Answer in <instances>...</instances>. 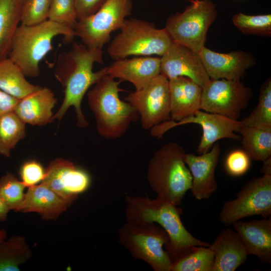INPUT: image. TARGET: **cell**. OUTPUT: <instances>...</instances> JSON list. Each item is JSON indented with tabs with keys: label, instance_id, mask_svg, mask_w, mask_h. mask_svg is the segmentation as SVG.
Here are the masks:
<instances>
[{
	"label": "cell",
	"instance_id": "19",
	"mask_svg": "<svg viewBox=\"0 0 271 271\" xmlns=\"http://www.w3.org/2000/svg\"><path fill=\"white\" fill-rule=\"evenodd\" d=\"M248 254L254 255L262 262L271 263V217L248 221L240 220L232 224Z\"/></svg>",
	"mask_w": 271,
	"mask_h": 271
},
{
	"label": "cell",
	"instance_id": "39",
	"mask_svg": "<svg viewBox=\"0 0 271 271\" xmlns=\"http://www.w3.org/2000/svg\"><path fill=\"white\" fill-rule=\"evenodd\" d=\"M9 211L10 210L0 196V222H5L7 220Z\"/></svg>",
	"mask_w": 271,
	"mask_h": 271
},
{
	"label": "cell",
	"instance_id": "37",
	"mask_svg": "<svg viewBox=\"0 0 271 271\" xmlns=\"http://www.w3.org/2000/svg\"><path fill=\"white\" fill-rule=\"evenodd\" d=\"M105 0H75L78 21L94 14Z\"/></svg>",
	"mask_w": 271,
	"mask_h": 271
},
{
	"label": "cell",
	"instance_id": "21",
	"mask_svg": "<svg viewBox=\"0 0 271 271\" xmlns=\"http://www.w3.org/2000/svg\"><path fill=\"white\" fill-rule=\"evenodd\" d=\"M171 120L177 121L200 109L202 87L191 79H169Z\"/></svg>",
	"mask_w": 271,
	"mask_h": 271
},
{
	"label": "cell",
	"instance_id": "5",
	"mask_svg": "<svg viewBox=\"0 0 271 271\" xmlns=\"http://www.w3.org/2000/svg\"><path fill=\"white\" fill-rule=\"evenodd\" d=\"M185 151L179 144L170 142L154 154L147 171V179L157 197L178 206L192 183L191 173L184 157Z\"/></svg>",
	"mask_w": 271,
	"mask_h": 271
},
{
	"label": "cell",
	"instance_id": "40",
	"mask_svg": "<svg viewBox=\"0 0 271 271\" xmlns=\"http://www.w3.org/2000/svg\"><path fill=\"white\" fill-rule=\"evenodd\" d=\"M263 163L260 172L263 174L271 175V157L263 161Z\"/></svg>",
	"mask_w": 271,
	"mask_h": 271
},
{
	"label": "cell",
	"instance_id": "35",
	"mask_svg": "<svg viewBox=\"0 0 271 271\" xmlns=\"http://www.w3.org/2000/svg\"><path fill=\"white\" fill-rule=\"evenodd\" d=\"M250 161V158L243 150H235L226 157L225 169L228 174L231 176H240L248 171Z\"/></svg>",
	"mask_w": 271,
	"mask_h": 271
},
{
	"label": "cell",
	"instance_id": "2",
	"mask_svg": "<svg viewBox=\"0 0 271 271\" xmlns=\"http://www.w3.org/2000/svg\"><path fill=\"white\" fill-rule=\"evenodd\" d=\"M127 222L144 224L155 223L167 232L165 246L172 263L189 252L194 246L208 247L210 243L193 236L185 227L177 206L159 197L155 199L141 196H125Z\"/></svg>",
	"mask_w": 271,
	"mask_h": 271
},
{
	"label": "cell",
	"instance_id": "1",
	"mask_svg": "<svg viewBox=\"0 0 271 271\" xmlns=\"http://www.w3.org/2000/svg\"><path fill=\"white\" fill-rule=\"evenodd\" d=\"M95 63H103L102 49H88L75 42L71 50L59 55L54 75L64 88V97L52 121L60 120L68 108L73 106L78 126L84 128L89 125L81 110L82 99L89 88L107 74V67L94 72Z\"/></svg>",
	"mask_w": 271,
	"mask_h": 271
},
{
	"label": "cell",
	"instance_id": "7",
	"mask_svg": "<svg viewBox=\"0 0 271 271\" xmlns=\"http://www.w3.org/2000/svg\"><path fill=\"white\" fill-rule=\"evenodd\" d=\"M118 239L133 258L145 261L154 270L171 271L172 261L164 249L169 237L160 226L126 222L119 229Z\"/></svg>",
	"mask_w": 271,
	"mask_h": 271
},
{
	"label": "cell",
	"instance_id": "8",
	"mask_svg": "<svg viewBox=\"0 0 271 271\" xmlns=\"http://www.w3.org/2000/svg\"><path fill=\"white\" fill-rule=\"evenodd\" d=\"M184 12L171 16L165 28L173 42L199 53L205 47L209 27L217 17L210 0H190Z\"/></svg>",
	"mask_w": 271,
	"mask_h": 271
},
{
	"label": "cell",
	"instance_id": "27",
	"mask_svg": "<svg viewBox=\"0 0 271 271\" xmlns=\"http://www.w3.org/2000/svg\"><path fill=\"white\" fill-rule=\"evenodd\" d=\"M237 132L251 160L263 162L271 157V131L242 125Z\"/></svg>",
	"mask_w": 271,
	"mask_h": 271
},
{
	"label": "cell",
	"instance_id": "24",
	"mask_svg": "<svg viewBox=\"0 0 271 271\" xmlns=\"http://www.w3.org/2000/svg\"><path fill=\"white\" fill-rule=\"evenodd\" d=\"M41 86L30 83L21 69L9 57L0 60V89L21 99Z\"/></svg>",
	"mask_w": 271,
	"mask_h": 271
},
{
	"label": "cell",
	"instance_id": "31",
	"mask_svg": "<svg viewBox=\"0 0 271 271\" xmlns=\"http://www.w3.org/2000/svg\"><path fill=\"white\" fill-rule=\"evenodd\" d=\"M234 26L245 35L269 37L271 35V15H247L242 13L232 18Z\"/></svg>",
	"mask_w": 271,
	"mask_h": 271
},
{
	"label": "cell",
	"instance_id": "26",
	"mask_svg": "<svg viewBox=\"0 0 271 271\" xmlns=\"http://www.w3.org/2000/svg\"><path fill=\"white\" fill-rule=\"evenodd\" d=\"M32 249L26 238L13 235L0 242V271H19L20 266L32 256Z\"/></svg>",
	"mask_w": 271,
	"mask_h": 271
},
{
	"label": "cell",
	"instance_id": "18",
	"mask_svg": "<svg viewBox=\"0 0 271 271\" xmlns=\"http://www.w3.org/2000/svg\"><path fill=\"white\" fill-rule=\"evenodd\" d=\"M160 72V58L152 56L114 60L107 67V74L114 79L129 82L136 90L144 87Z\"/></svg>",
	"mask_w": 271,
	"mask_h": 271
},
{
	"label": "cell",
	"instance_id": "30",
	"mask_svg": "<svg viewBox=\"0 0 271 271\" xmlns=\"http://www.w3.org/2000/svg\"><path fill=\"white\" fill-rule=\"evenodd\" d=\"M214 263V253L209 246H194L172 263L171 271H212Z\"/></svg>",
	"mask_w": 271,
	"mask_h": 271
},
{
	"label": "cell",
	"instance_id": "34",
	"mask_svg": "<svg viewBox=\"0 0 271 271\" xmlns=\"http://www.w3.org/2000/svg\"><path fill=\"white\" fill-rule=\"evenodd\" d=\"M51 2V0H25L21 11V25H34L47 20Z\"/></svg>",
	"mask_w": 271,
	"mask_h": 271
},
{
	"label": "cell",
	"instance_id": "10",
	"mask_svg": "<svg viewBox=\"0 0 271 271\" xmlns=\"http://www.w3.org/2000/svg\"><path fill=\"white\" fill-rule=\"evenodd\" d=\"M254 215L271 216V175L263 174L247 182L236 198L226 201L219 213L220 222L232 225L240 219Z\"/></svg>",
	"mask_w": 271,
	"mask_h": 271
},
{
	"label": "cell",
	"instance_id": "16",
	"mask_svg": "<svg viewBox=\"0 0 271 271\" xmlns=\"http://www.w3.org/2000/svg\"><path fill=\"white\" fill-rule=\"evenodd\" d=\"M198 54L212 79L240 80L246 70L256 64L252 54L242 50L223 53L204 47Z\"/></svg>",
	"mask_w": 271,
	"mask_h": 271
},
{
	"label": "cell",
	"instance_id": "12",
	"mask_svg": "<svg viewBox=\"0 0 271 271\" xmlns=\"http://www.w3.org/2000/svg\"><path fill=\"white\" fill-rule=\"evenodd\" d=\"M252 96L240 80L210 79L202 88L200 110L238 120Z\"/></svg>",
	"mask_w": 271,
	"mask_h": 271
},
{
	"label": "cell",
	"instance_id": "42",
	"mask_svg": "<svg viewBox=\"0 0 271 271\" xmlns=\"http://www.w3.org/2000/svg\"><path fill=\"white\" fill-rule=\"evenodd\" d=\"M21 1H22L23 4L25 0H21Z\"/></svg>",
	"mask_w": 271,
	"mask_h": 271
},
{
	"label": "cell",
	"instance_id": "14",
	"mask_svg": "<svg viewBox=\"0 0 271 271\" xmlns=\"http://www.w3.org/2000/svg\"><path fill=\"white\" fill-rule=\"evenodd\" d=\"M40 183L52 189L70 207L79 194L88 189L90 178L86 171L71 161L57 158L50 161Z\"/></svg>",
	"mask_w": 271,
	"mask_h": 271
},
{
	"label": "cell",
	"instance_id": "22",
	"mask_svg": "<svg viewBox=\"0 0 271 271\" xmlns=\"http://www.w3.org/2000/svg\"><path fill=\"white\" fill-rule=\"evenodd\" d=\"M28 188L17 212H35L43 220L54 221L69 207L62 198L44 184L40 183Z\"/></svg>",
	"mask_w": 271,
	"mask_h": 271
},
{
	"label": "cell",
	"instance_id": "4",
	"mask_svg": "<svg viewBox=\"0 0 271 271\" xmlns=\"http://www.w3.org/2000/svg\"><path fill=\"white\" fill-rule=\"evenodd\" d=\"M59 35L66 43L76 36L74 30L49 20L34 25L21 24L14 35L8 57L25 76L37 77L40 61L53 49V39Z\"/></svg>",
	"mask_w": 271,
	"mask_h": 271
},
{
	"label": "cell",
	"instance_id": "23",
	"mask_svg": "<svg viewBox=\"0 0 271 271\" xmlns=\"http://www.w3.org/2000/svg\"><path fill=\"white\" fill-rule=\"evenodd\" d=\"M52 91L47 87L19 99L14 111L25 123L44 125L52 121V109L57 103Z\"/></svg>",
	"mask_w": 271,
	"mask_h": 271
},
{
	"label": "cell",
	"instance_id": "33",
	"mask_svg": "<svg viewBox=\"0 0 271 271\" xmlns=\"http://www.w3.org/2000/svg\"><path fill=\"white\" fill-rule=\"evenodd\" d=\"M48 20L74 30L78 22L75 0H51Z\"/></svg>",
	"mask_w": 271,
	"mask_h": 271
},
{
	"label": "cell",
	"instance_id": "28",
	"mask_svg": "<svg viewBox=\"0 0 271 271\" xmlns=\"http://www.w3.org/2000/svg\"><path fill=\"white\" fill-rule=\"evenodd\" d=\"M25 124L14 111L0 116V155L10 156L12 150L26 136Z\"/></svg>",
	"mask_w": 271,
	"mask_h": 271
},
{
	"label": "cell",
	"instance_id": "32",
	"mask_svg": "<svg viewBox=\"0 0 271 271\" xmlns=\"http://www.w3.org/2000/svg\"><path fill=\"white\" fill-rule=\"evenodd\" d=\"M25 188L23 182L11 172L0 178V196L10 211L17 212L24 199Z\"/></svg>",
	"mask_w": 271,
	"mask_h": 271
},
{
	"label": "cell",
	"instance_id": "11",
	"mask_svg": "<svg viewBox=\"0 0 271 271\" xmlns=\"http://www.w3.org/2000/svg\"><path fill=\"white\" fill-rule=\"evenodd\" d=\"M189 123L198 124L202 128V136L197 149L199 154L208 152L218 140L241 139L240 136L235 133L242 126L240 120L200 109L179 121L169 120L162 122L151 129V134L159 139L170 129Z\"/></svg>",
	"mask_w": 271,
	"mask_h": 271
},
{
	"label": "cell",
	"instance_id": "6",
	"mask_svg": "<svg viewBox=\"0 0 271 271\" xmlns=\"http://www.w3.org/2000/svg\"><path fill=\"white\" fill-rule=\"evenodd\" d=\"M120 31L107 48L114 60L130 56H162L173 43L165 28L157 29L154 24L143 20L126 19Z\"/></svg>",
	"mask_w": 271,
	"mask_h": 271
},
{
	"label": "cell",
	"instance_id": "38",
	"mask_svg": "<svg viewBox=\"0 0 271 271\" xmlns=\"http://www.w3.org/2000/svg\"><path fill=\"white\" fill-rule=\"evenodd\" d=\"M19 100L0 89V116L14 111Z\"/></svg>",
	"mask_w": 271,
	"mask_h": 271
},
{
	"label": "cell",
	"instance_id": "41",
	"mask_svg": "<svg viewBox=\"0 0 271 271\" xmlns=\"http://www.w3.org/2000/svg\"><path fill=\"white\" fill-rule=\"evenodd\" d=\"M7 237V231L5 229H0V242L5 240Z\"/></svg>",
	"mask_w": 271,
	"mask_h": 271
},
{
	"label": "cell",
	"instance_id": "20",
	"mask_svg": "<svg viewBox=\"0 0 271 271\" xmlns=\"http://www.w3.org/2000/svg\"><path fill=\"white\" fill-rule=\"evenodd\" d=\"M209 247L214 256L212 271H234L249 255L237 233L230 227L223 229Z\"/></svg>",
	"mask_w": 271,
	"mask_h": 271
},
{
	"label": "cell",
	"instance_id": "15",
	"mask_svg": "<svg viewBox=\"0 0 271 271\" xmlns=\"http://www.w3.org/2000/svg\"><path fill=\"white\" fill-rule=\"evenodd\" d=\"M160 58V74L167 79L188 77L202 88L210 78L199 54L189 48L173 42Z\"/></svg>",
	"mask_w": 271,
	"mask_h": 271
},
{
	"label": "cell",
	"instance_id": "9",
	"mask_svg": "<svg viewBox=\"0 0 271 271\" xmlns=\"http://www.w3.org/2000/svg\"><path fill=\"white\" fill-rule=\"evenodd\" d=\"M131 9V0H105L94 14L78 21L75 35L88 49H102L110 34L120 29Z\"/></svg>",
	"mask_w": 271,
	"mask_h": 271
},
{
	"label": "cell",
	"instance_id": "36",
	"mask_svg": "<svg viewBox=\"0 0 271 271\" xmlns=\"http://www.w3.org/2000/svg\"><path fill=\"white\" fill-rule=\"evenodd\" d=\"M45 169L36 160H30L24 163L20 169L21 181L26 187L41 183L45 176Z\"/></svg>",
	"mask_w": 271,
	"mask_h": 271
},
{
	"label": "cell",
	"instance_id": "13",
	"mask_svg": "<svg viewBox=\"0 0 271 271\" xmlns=\"http://www.w3.org/2000/svg\"><path fill=\"white\" fill-rule=\"evenodd\" d=\"M125 100L137 110L145 129L171 120L169 79L161 74L143 88L129 93Z\"/></svg>",
	"mask_w": 271,
	"mask_h": 271
},
{
	"label": "cell",
	"instance_id": "25",
	"mask_svg": "<svg viewBox=\"0 0 271 271\" xmlns=\"http://www.w3.org/2000/svg\"><path fill=\"white\" fill-rule=\"evenodd\" d=\"M22 5L21 0H0V60L8 57Z\"/></svg>",
	"mask_w": 271,
	"mask_h": 271
},
{
	"label": "cell",
	"instance_id": "29",
	"mask_svg": "<svg viewBox=\"0 0 271 271\" xmlns=\"http://www.w3.org/2000/svg\"><path fill=\"white\" fill-rule=\"evenodd\" d=\"M242 126L271 131V79L261 85L257 106L251 113L240 120Z\"/></svg>",
	"mask_w": 271,
	"mask_h": 271
},
{
	"label": "cell",
	"instance_id": "3",
	"mask_svg": "<svg viewBox=\"0 0 271 271\" xmlns=\"http://www.w3.org/2000/svg\"><path fill=\"white\" fill-rule=\"evenodd\" d=\"M120 81L108 74L95 84L87 94L89 106L92 111L98 133L107 140L122 137L139 115L127 101L121 100Z\"/></svg>",
	"mask_w": 271,
	"mask_h": 271
},
{
	"label": "cell",
	"instance_id": "17",
	"mask_svg": "<svg viewBox=\"0 0 271 271\" xmlns=\"http://www.w3.org/2000/svg\"><path fill=\"white\" fill-rule=\"evenodd\" d=\"M220 152L219 144L215 143L208 152L199 156L185 155L184 161L192 176L190 190L198 200L208 199L217 190L215 173Z\"/></svg>",
	"mask_w": 271,
	"mask_h": 271
}]
</instances>
